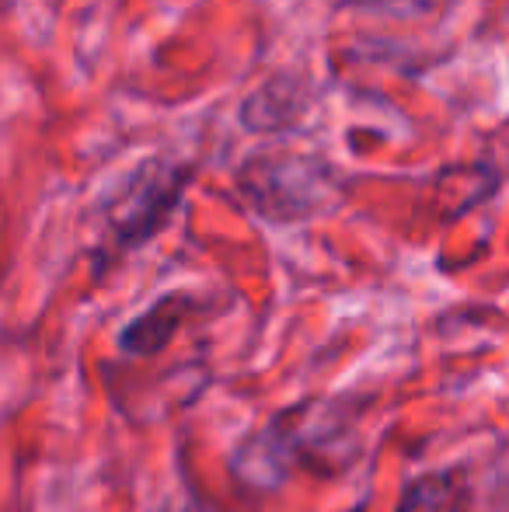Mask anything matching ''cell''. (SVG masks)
I'll return each mask as SVG.
<instances>
[{
	"label": "cell",
	"mask_w": 509,
	"mask_h": 512,
	"mask_svg": "<svg viewBox=\"0 0 509 512\" xmlns=\"http://www.w3.org/2000/svg\"><path fill=\"white\" fill-rule=\"evenodd\" d=\"M346 432L339 408L325 405H297L276 415L262 432H255L238 453H234L231 471L241 481L258 488H276L286 481L293 460H314V450H325L332 439Z\"/></svg>",
	"instance_id": "cell-1"
},
{
	"label": "cell",
	"mask_w": 509,
	"mask_h": 512,
	"mask_svg": "<svg viewBox=\"0 0 509 512\" xmlns=\"http://www.w3.org/2000/svg\"><path fill=\"white\" fill-rule=\"evenodd\" d=\"M178 321H182V300L168 297L161 304H154L143 317H136L123 335V349L136 352V356H150V352L164 349L175 335Z\"/></svg>",
	"instance_id": "cell-2"
},
{
	"label": "cell",
	"mask_w": 509,
	"mask_h": 512,
	"mask_svg": "<svg viewBox=\"0 0 509 512\" xmlns=\"http://www.w3.org/2000/svg\"><path fill=\"white\" fill-rule=\"evenodd\" d=\"M454 502V474H422L408 481L394 512H447Z\"/></svg>",
	"instance_id": "cell-3"
},
{
	"label": "cell",
	"mask_w": 509,
	"mask_h": 512,
	"mask_svg": "<svg viewBox=\"0 0 509 512\" xmlns=\"http://www.w3.org/2000/svg\"><path fill=\"white\" fill-rule=\"evenodd\" d=\"M178 512H185V509H178ZM192 512H196V509H192Z\"/></svg>",
	"instance_id": "cell-4"
}]
</instances>
